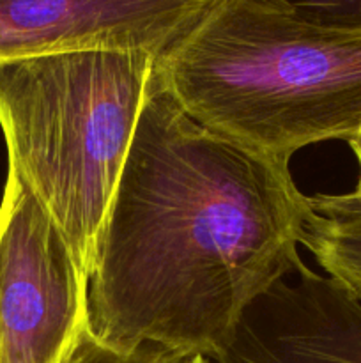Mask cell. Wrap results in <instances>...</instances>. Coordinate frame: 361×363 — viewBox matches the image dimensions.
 I'll return each instance as SVG.
<instances>
[{
	"mask_svg": "<svg viewBox=\"0 0 361 363\" xmlns=\"http://www.w3.org/2000/svg\"><path fill=\"white\" fill-rule=\"evenodd\" d=\"M289 163L198 124L152 71L96 241L87 326L120 351L216 360L248 305L301 264Z\"/></svg>",
	"mask_w": 361,
	"mask_h": 363,
	"instance_id": "obj_1",
	"label": "cell"
},
{
	"mask_svg": "<svg viewBox=\"0 0 361 363\" xmlns=\"http://www.w3.org/2000/svg\"><path fill=\"white\" fill-rule=\"evenodd\" d=\"M156 73L198 124L287 163L361 131V30L310 23L282 0H223Z\"/></svg>",
	"mask_w": 361,
	"mask_h": 363,
	"instance_id": "obj_2",
	"label": "cell"
},
{
	"mask_svg": "<svg viewBox=\"0 0 361 363\" xmlns=\"http://www.w3.org/2000/svg\"><path fill=\"white\" fill-rule=\"evenodd\" d=\"M156 59L57 52L0 59V128L13 170L62 233L88 280Z\"/></svg>",
	"mask_w": 361,
	"mask_h": 363,
	"instance_id": "obj_3",
	"label": "cell"
},
{
	"mask_svg": "<svg viewBox=\"0 0 361 363\" xmlns=\"http://www.w3.org/2000/svg\"><path fill=\"white\" fill-rule=\"evenodd\" d=\"M88 280L27 184L0 202V363H64L87 326Z\"/></svg>",
	"mask_w": 361,
	"mask_h": 363,
	"instance_id": "obj_4",
	"label": "cell"
},
{
	"mask_svg": "<svg viewBox=\"0 0 361 363\" xmlns=\"http://www.w3.org/2000/svg\"><path fill=\"white\" fill-rule=\"evenodd\" d=\"M223 0H0V59L57 52H142L156 60Z\"/></svg>",
	"mask_w": 361,
	"mask_h": 363,
	"instance_id": "obj_5",
	"label": "cell"
},
{
	"mask_svg": "<svg viewBox=\"0 0 361 363\" xmlns=\"http://www.w3.org/2000/svg\"><path fill=\"white\" fill-rule=\"evenodd\" d=\"M251 301L216 363H361V300L301 262Z\"/></svg>",
	"mask_w": 361,
	"mask_h": 363,
	"instance_id": "obj_6",
	"label": "cell"
},
{
	"mask_svg": "<svg viewBox=\"0 0 361 363\" xmlns=\"http://www.w3.org/2000/svg\"><path fill=\"white\" fill-rule=\"evenodd\" d=\"M301 245L343 289L361 300V194L308 197Z\"/></svg>",
	"mask_w": 361,
	"mask_h": 363,
	"instance_id": "obj_7",
	"label": "cell"
},
{
	"mask_svg": "<svg viewBox=\"0 0 361 363\" xmlns=\"http://www.w3.org/2000/svg\"><path fill=\"white\" fill-rule=\"evenodd\" d=\"M180 354L156 344H142L131 351H120L92 335L88 326L81 330L64 363H176Z\"/></svg>",
	"mask_w": 361,
	"mask_h": 363,
	"instance_id": "obj_8",
	"label": "cell"
},
{
	"mask_svg": "<svg viewBox=\"0 0 361 363\" xmlns=\"http://www.w3.org/2000/svg\"><path fill=\"white\" fill-rule=\"evenodd\" d=\"M310 23L340 30H361V0H282Z\"/></svg>",
	"mask_w": 361,
	"mask_h": 363,
	"instance_id": "obj_9",
	"label": "cell"
},
{
	"mask_svg": "<svg viewBox=\"0 0 361 363\" xmlns=\"http://www.w3.org/2000/svg\"><path fill=\"white\" fill-rule=\"evenodd\" d=\"M347 144H349V147L353 149L354 156H356V160H357V165H360V179H357L356 191L357 194H361V131L360 133L354 135L353 138H349V140H347Z\"/></svg>",
	"mask_w": 361,
	"mask_h": 363,
	"instance_id": "obj_10",
	"label": "cell"
},
{
	"mask_svg": "<svg viewBox=\"0 0 361 363\" xmlns=\"http://www.w3.org/2000/svg\"><path fill=\"white\" fill-rule=\"evenodd\" d=\"M176 363H216L211 358L200 357V354H180Z\"/></svg>",
	"mask_w": 361,
	"mask_h": 363,
	"instance_id": "obj_11",
	"label": "cell"
}]
</instances>
